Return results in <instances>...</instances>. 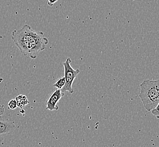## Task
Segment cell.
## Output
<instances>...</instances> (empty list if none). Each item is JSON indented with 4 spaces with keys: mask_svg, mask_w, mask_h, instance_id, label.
<instances>
[{
    "mask_svg": "<svg viewBox=\"0 0 159 147\" xmlns=\"http://www.w3.org/2000/svg\"><path fill=\"white\" fill-rule=\"evenodd\" d=\"M65 83H66L65 78H64V76H63V77L59 78L55 82V83L54 84L53 86L55 88H57V89H61L65 85Z\"/></svg>",
    "mask_w": 159,
    "mask_h": 147,
    "instance_id": "cell-7",
    "label": "cell"
},
{
    "mask_svg": "<svg viewBox=\"0 0 159 147\" xmlns=\"http://www.w3.org/2000/svg\"><path fill=\"white\" fill-rule=\"evenodd\" d=\"M63 96L64 92H62L61 89H57L55 90L50 95L46 101V109L50 111L58 110L59 107L57 106V104Z\"/></svg>",
    "mask_w": 159,
    "mask_h": 147,
    "instance_id": "cell-4",
    "label": "cell"
},
{
    "mask_svg": "<svg viewBox=\"0 0 159 147\" xmlns=\"http://www.w3.org/2000/svg\"><path fill=\"white\" fill-rule=\"evenodd\" d=\"M11 39L21 54L32 59L37 58L38 55L46 49L49 43L43 32H37L28 25L20 30H13Z\"/></svg>",
    "mask_w": 159,
    "mask_h": 147,
    "instance_id": "cell-1",
    "label": "cell"
},
{
    "mask_svg": "<svg viewBox=\"0 0 159 147\" xmlns=\"http://www.w3.org/2000/svg\"><path fill=\"white\" fill-rule=\"evenodd\" d=\"M16 101L17 107L21 108L24 107L29 103L27 97L25 95H19L18 96L16 97Z\"/></svg>",
    "mask_w": 159,
    "mask_h": 147,
    "instance_id": "cell-6",
    "label": "cell"
},
{
    "mask_svg": "<svg viewBox=\"0 0 159 147\" xmlns=\"http://www.w3.org/2000/svg\"><path fill=\"white\" fill-rule=\"evenodd\" d=\"M8 107H9L10 109H15L16 107H17V104L16 99L11 100L8 103Z\"/></svg>",
    "mask_w": 159,
    "mask_h": 147,
    "instance_id": "cell-8",
    "label": "cell"
},
{
    "mask_svg": "<svg viewBox=\"0 0 159 147\" xmlns=\"http://www.w3.org/2000/svg\"><path fill=\"white\" fill-rule=\"evenodd\" d=\"M16 128V127L12 122L0 119V137L14 131Z\"/></svg>",
    "mask_w": 159,
    "mask_h": 147,
    "instance_id": "cell-5",
    "label": "cell"
},
{
    "mask_svg": "<svg viewBox=\"0 0 159 147\" xmlns=\"http://www.w3.org/2000/svg\"><path fill=\"white\" fill-rule=\"evenodd\" d=\"M3 140H4V136H1V137H0V144H1V143H2V141H3Z\"/></svg>",
    "mask_w": 159,
    "mask_h": 147,
    "instance_id": "cell-12",
    "label": "cell"
},
{
    "mask_svg": "<svg viewBox=\"0 0 159 147\" xmlns=\"http://www.w3.org/2000/svg\"><path fill=\"white\" fill-rule=\"evenodd\" d=\"M71 59L70 58H67L66 61L63 63V68L64 70V78L66 83L63 88L61 89L63 92H69L70 94L74 93V90L72 88V84L77 76L79 74L80 71L79 69H74L70 65Z\"/></svg>",
    "mask_w": 159,
    "mask_h": 147,
    "instance_id": "cell-3",
    "label": "cell"
},
{
    "mask_svg": "<svg viewBox=\"0 0 159 147\" xmlns=\"http://www.w3.org/2000/svg\"><path fill=\"white\" fill-rule=\"evenodd\" d=\"M140 98L143 107L150 111L159 103V80H144L140 84Z\"/></svg>",
    "mask_w": 159,
    "mask_h": 147,
    "instance_id": "cell-2",
    "label": "cell"
},
{
    "mask_svg": "<svg viewBox=\"0 0 159 147\" xmlns=\"http://www.w3.org/2000/svg\"><path fill=\"white\" fill-rule=\"evenodd\" d=\"M58 1V0H48V4L49 6H52L54 5V3L57 2Z\"/></svg>",
    "mask_w": 159,
    "mask_h": 147,
    "instance_id": "cell-10",
    "label": "cell"
},
{
    "mask_svg": "<svg viewBox=\"0 0 159 147\" xmlns=\"http://www.w3.org/2000/svg\"><path fill=\"white\" fill-rule=\"evenodd\" d=\"M4 112H5V109H4L3 105H0V116L3 114Z\"/></svg>",
    "mask_w": 159,
    "mask_h": 147,
    "instance_id": "cell-11",
    "label": "cell"
},
{
    "mask_svg": "<svg viewBox=\"0 0 159 147\" xmlns=\"http://www.w3.org/2000/svg\"><path fill=\"white\" fill-rule=\"evenodd\" d=\"M151 113L153 114L154 116L156 117L157 119L159 118V105H157L156 107L153 108L152 110H151Z\"/></svg>",
    "mask_w": 159,
    "mask_h": 147,
    "instance_id": "cell-9",
    "label": "cell"
}]
</instances>
